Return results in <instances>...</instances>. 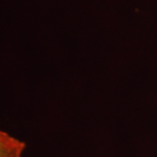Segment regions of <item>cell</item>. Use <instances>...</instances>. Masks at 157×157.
<instances>
[{
	"instance_id": "2",
	"label": "cell",
	"mask_w": 157,
	"mask_h": 157,
	"mask_svg": "<svg viewBox=\"0 0 157 157\" xmlns=\"http://www.w3.org/2000/svg\"><path fill=\"white\" fill-rule=\"evenodd\" d=\"M11 136V135H9L7 132H6V131H4V130H2V129L0 128V142L7 140V139L10 138Z\"/></svg>"
},
{
	"instance_id": "1",
	"label": "cell",
	"mask_w": 157,
	"mask_h": 157,
	"mask_svg": "<svg viewBox=\"0 0 157 157\" xmlns=\"http://www.w3.org/2000/svg\"><path fill=\"white\" fill-rule=\"evenodd\" d=\"M25 147L23 140L11 136L0 142V157H22Z\"/></svg>"
}]
</instances>
